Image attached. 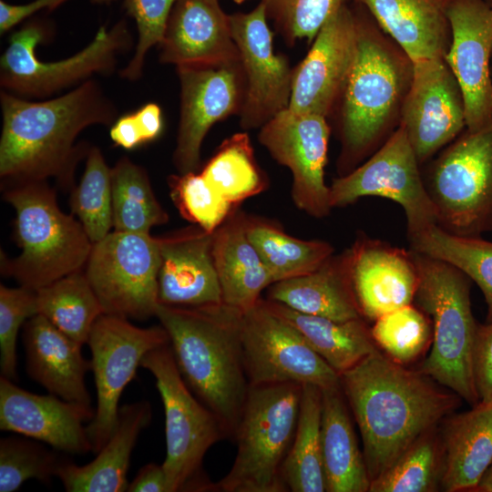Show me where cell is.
Wrapping results in <instances>:
<instances>
[{"label": "cell", "mask_w": 492, "mask_h": 492, "mask_svg": "<svg viewBox=\"0 0 492 492\" xmlns=\"http://www.w3.org/2000/svg\"><path fill=\"white\" fill-rule=\"evenodd\" d=\"M438 385L378 349L340 374L362 437L370 483L458 406L461 398Z\"/></svg>", "instance_id": "obj_1"}, {"label": "cell", "mask_w": 492, "mask_h": 492, "mask_svg": "<svg viewBox=\"0 0 492 492\" xmlns=\"http://www.w3.org/2000/svg\"><path fill=\"white\" fill-rule=\"evenodd\" d=\"M0 102V176L8 183L56 178L70 187L76 167L90 149L77 144V136L89 126H111L118 114L112 100L91 78L43 101L2 90Z\"/></svg>", "instance_id": "obj_2"}, {"label": "cell", "mask_w": 492, "mask_h": 492, "mask_svg": "<svg viewBox=\"0 0 492 492\" xmlns=\"http://www.w3.org/2000/svg\"><path fill=\"white\" fill-rule=\"evenodd\" d=\"M243 312L224 302L187 308L159 303L156 317L169 337L190 391L233 437L249 389L241 342Z\"/></svg>", "instance_id": "obj_3"}, {"label": "cell", "mask_w": 492, "mask_h": 492, "mask_svg": "<svg viewBox=\"0 0 492 492\" xmlns=\"http://www.w3.org/2000/svg\"><path fill=\"white\" fill-rule=\"evenodd\" d=\"M358 19L356 54L342 95L340 176L355 169L384 138L412 78V61Z\"/></svg>", "instance_id": "obj_4"}, {"label": "cell", "mask_w": 492, "mask_h": 492, "mask_svg": "<svg viewBox=\"0 0 492 492\" xmlns=\"http://www.w3.org/2000/svg\"><path fill=\"white\" fill-rule=\"evenodd\" d=\"M4 199L15 211V237L21 253L1 254V273L37 291L86 265L93 243L84 227L58 207L46 180L14 182Z\"/></svg>", "instance_id": "obj_5"}, {"label": "cell", "mask_w": 492, "mask_h": 492, "mask_svg": "<svg viewBox=\"0 0 492 492\" xmlns=\"http://www.w3.org/2000/svg\"><path fill=\"white\" fill-rule=\"evenodd\" d=\"M411 251L419 275L413 302L429 317L433 330L420 372L474 406L479 398L473 375L477 324L471 309V280L445 261Z\"/></svg>", "instance_id": "obj_6"}, {"label": "cell", "mask_w": 492, "mask_h": 492, "mask_svg": "<svg viewBox=\"0 0 492 492\" xmlns=\"http://www.w3.org/2000/svg\"><path fill=\"white\" fill-rule=\"evenodd\" d=\"M302 385H249L231 470L213 492H285L282 466L296 431Z\"/></svg>", "instance_id": "obj_7"}, {"label": "cell", "mask_w": 492, "mask_h": 492, "mask_svg": "<svg viewBox=\"0 0 492 492\" xmlns=\"http://www.w3.org/2000/svg\"><path fill=\"white\" fill-rule=\"evenodd\" d=\"M140 366L155 378L165 414V470L169 492H213L203 469L207 451L228 437L217 415L184 382L169 343L147 353Z\"/></svg>", "instance_id": "obj_8"}, {"label": "cell", "mask_w": 492, "mask_h": 492, "mask_svg": "<svg viewBox=\"0 0 492 492\" xmlns=\"http://www.w3.org/2000/svg\"><path fill=\"white\" fill-rule=\"evenodd\" d=\"M48 26L38 19L28 21L9 37L0 59V85L19 97H45L95 74L112 72L118 56L132 45L125 21L108 29L101 26L92 41L74 56L59 61H42L36 48L46 40Z\"/></svg>", "instance_id": "obj_9"}, {"label": "cell", "mask_w": 492, "mask_h": 492, "mask_svg": "<svg viewBox=\"0 0 492 492\" xmlns=\"http://www.w3.org/2000/svg\"><path fill=\"white\" fill-rule=\"evenodd\" d=\"M425 183L439 227L466 237L492 231V120L455 138Z\"/></svg>", "instance_id": "obj_10"}, {"label": "cell", "mask_w": 492, "mask_h": 492, "mask_svg": "<svg viewBox=\"0 0 492 492\" xmlns=\"http://www.w3.org/2000/svg\"><path fill=\"white\" fill-rule=\"evenodd\" d=\"M159 237L113 231L93 243L85 273L104 314L145 320L159 305Z\"/></svg>", "instance_id": "obj_11"}, {"label": "cell", "mask_w": 492, "mask_h": 492, "mask_svg": "<svg viewBox=\"0 0 492 492\" xmlns=\"http://www.w3.org/2000/svg\"><path fill=\"white\" fill-rule=\"evenodd\" d=\"M419 161L402 127H398L362 165L329 186L333 208L361 198L381 197L402 207L411 240L437 225V215L419 169Z\"/></svg>", "instance_id": "obj_12"}, {"label": "cell", "mask_w": 492, "mask_h": 492, "mask_svg": "<svg viewBox=\"0 0 492 492\" xmlns=\"http://www.w3.org/2000/svg\"><path fill=\"white\" fill-rule=\"evenodd\" d=\"M87 343L97 390V408L87 431L92 452L97 454L117 425L120 396L135 378L142 358L169 343V337L162 325L140 328L127 318L102 314L95 322Z\"/></svg>", "instance_id": "obj_13"}, {"label": "cell", "mask_w": 492, "mask_h": 492, "mask_svg": "<svg viewBox=\"0 0 492 492\" xmlns=\"http://www.w3.org/2000/svg\"><path fill=\"white\" fill-rule=\"evenodd\" d=\"M241 342L251 386L295 383L340 387V375L262 298L242 313Z\"/></svg>", "instance_id": "obj_14"}, {"label": "cell", "mask_w": 492, "mask_h": 492, "mask_svg": "<svg viewBox=\"0 0 492 492\" xmlns=\"http://www.w3.org/2000/svg\"><path fill=\"white\" fill-rule=\"evenodd\" d=\"M330 127L326 117L289 108L259 131L258 140L292 175V199L313 218L327 217L333 207L324 179Z\"/></svg>", "instance_id": "obj_15"}, {"label": "cell", "mask_w": 492, "mask_h": 492, "mask_svg": "<svg viewBox=\"0 0 492 492\" xmlns=\"http://www.w3.org/2000/svg\"><path fill=\"white\" fill-rule=\"evenodd\" d=\"M179 123L173 164L179 174L198 171L203 140L217 122L240 115L246 81L241 61L212 66L178 67Z\"/></svg>", "instance_id": "obj_16"}, {"label": "cell", "mask_w": 492, "mask_h": 492, "mask_svg": "<svg viewBox=\"0 0 492 492\" xmlns=\"http://www.w3.org/2000/svg\"><path fill=\"white\" fill-rule=\"evenodd\" d=\"M400 114L399 126L420 164L466 128L464 97L444 57L413 63L412 78Z\"/></svg>", "instance_id": "obj_17"}, {"label": "cell", "mask_w": 492, "mask_h": 492, "mask_svg": "<svg viewBox=\"0 0 492 492\" xmlns=\"http://www.w3.org/2000/svg\"><path fill=\"white\" fill-rule=\"evenodd\" d=\"M230 22L246 81L240 124L243 129L261 128L289 108L293 68L273 50L261 1L250 12L230 15Z\"/></svg>", "instance_id": "obj_18"}, {"label": "cell", "mask_w": 492, "mask_h": 492, "mask_svg": "<svg viewBox=\"0 0 492 492\" xmlns=\"http://www.w3.org/2000/svg\"><path fill=\"white\" fill-rule=\"evenodd\" d=\"M451 38L445 60L461 88L466 128L492 120V7L487 0H450Z\"/></svg>", "instance_id": "obj_19"}, {"label": "cell", "mask_w": 492, "mask_h": 492, "mask_svg": "<svg viewBox=\"0 0 492 492\" xmlns=\"http://www.w3.org/2000/svg\"><path fill=\"white\" fill-rule=\"evenodd\" d=\"M358 22L343 5L320 29L306 56L293 68L290 109L327 118L354 65Z\"/></svg>", "instance_id": "obj_20"}, {"label": "cell", "mask_w": 492, "mask_h": 492, "mask_svg": "<svg viewBox=\"0 0 492 492\" xmlns=\"http://www.w3.org/2000/svg\"><path fill=\"white\" fill-rule=\"evenodd\" d=\"M96 410L53 394L37 395L0 377V429L42 441L67 454L92 452L85 423Z\"/></svg>", "instance_id": "obj_21"}, {"label": "cell", "mask_w": 492, "mask_h": 492, "mask_svg": "<svg viewBox=\"0 0 492 492\" xmlns=\"http://www.w3.org/2000/svg\"><path fill=\"white\" fill-rule=\"evenodd\" d=\"M354 294L363 318L413 303L419 275L412 251L364 234L348 248Z\"/></svg>", "instance_id": "obj_22"}, {"label": "cell", "mask_w": 492, "mask_h": 492, "mask_svg": "<svg viewBox=\"0 0 492 492\" xmlns=\"http://www.w3.org/2000/svg\"><path fill=\"white\" fill-rule=\"evenodd\" d=\"M159 241V303L200 308L223 302L212 255L213 232L193 224Z\"/></svg>", "instance_id": "obj_23"}, {"label": "cell", "mask_w": 492, "mask_h": 492, "mask_svg": "<svg viewBox=\"0 0 492 492\" xmlns=\"http://www.w3.org/2000/svg\"><path fill=\"white\" fill-rule=\"evenodd\" d=\"M159 46V61L177 67L240 61L230 15L219 0H176Z\"/></svg>", "instance_id": "obj_24"}, {"label": "cell", "mask_w": 492, "mask_h": 492, "mask_svg": "<svg viewBox=\"0 0 492 492\" xmlns=\"http://www.w3.org/2000/svg\"><path fill=\"white\" fill-rule=\"evenodd\" d=\"M23 342L29 376L64 400L91 405L85 375L91 363L74 341L46 318L36 314L24 326Z\"/></svg>", "instance_id": "obj_25"}, {"label": "cell", "mask_w": 492, "mask_h": 492, "mask_svg": "<svg viewBox=\"0 0 492 492\" xmlns=\"http://www.w3.org/2000/svg\"><path fill=\"white\" fill-rule=\"evenodd\" d=\"M152 409L141 400L119 407L117 425L94 460L77 466L63 459L57 471L67 492L128 491L130 456L139 434L151 421Z\"/></svg>", "instance_id": "obj_26"}, {"label": "cell", "mask_w": 492, "mask_h": 492, "mask_svg": "<svg viewBox=\"0 0 492 492\" xmlns=\"http://www.w3.org/2000/svg\"><path fill=\"white\" fill-rule=\"evenodd\" d=\"M439 432L443 451L441 489L476 491L492 463V404L448 415Z\"/></svg>", "instance_id": "obj_27"}, {"label": "cell", "mask_w": 492, "mask_h": 492, "mask_svg": "<svg viewBox=\"0 0 492 492\" xmlns=\"http://www.w3.org/2000/svg\"><path fill=\"white\" fill-rule=\"evenodd\" d=\"M412 63L445 57L451 32L450 0H357Z\"/></svg>", "instance_id": "obj_28"}, {"label": "cell", "mask_w": 492, "mask_h": 492, "mask_svg": "<svg viewBox=\"0 0 492 492\" xmlns=\"http://www.w3.org/2000/svg\"><path fill=\"white\" fill-rule=\"evenodd\" d=\"M266 299L334 321L363 318L353 291L348 249L307 274L272 283Z\"/></svg>", "instance_id": "obj_29"}, {"label": "cell", "mask_w": 492, "mask_h": 492, "mask_svg": "<svg viewBox=\"0 0 492 492\" xmlns=\"http://www.w3.org/2000/svg\"><path fill=\"white\" fill-rule=\"evenodd\" d=\"M238 210L213 232L212 255L223 302L244 313L273 281L247 236V215Z\"/></svg>", "instance_id": "obj_30"}, {"label": "cell", "mask_w": 492, "mask_h": 492, "mask_svg": "<svg viewBox=\"0 0 492 492\" xmlns=\"http://www.w3.org/2000/svg\"><path fill=\"white\" fill-rule=\"evenodd\" d=\"M340 387L322 389L321 442L327 492H368L370 477Z\"/></svg>", "instance_id": "obj_31"}, {"label": "cell", "mask_w": 492, "mask_h": 492, "mask_svg": "<svg viewBox=\"0 0 492 492\" xmlns=\"http://www.w3.org/2000/svg\"><path fill=\"white\" fill-rule=\"evenodd\" d=\"M265 305L291 323L339 375L377 349L364 318L334 321L304 314L263 299Z\"/></svg>", "instance_id": "obj_32"}, {"label": "cell", "mask_w": 492, "mask_h": 492, "mask_svg": "<svg viewBox=\"0 0 492 492\" xmlns=\"http://www.w3.org/2000/svg\"><path fill=\"white\" fill-rule=\"evenodd\" d=\"M245 229L273 283L307 274L334 253L329 242L293 237L264 218L246 216Z\"/></svg>", "instance_id": "obj_33"}, {"label": "cell", "mask_w": 492, "mask_h": 492, "mask_svg": "<svg viewBox=\"0 0 492 492\" xmlns=\"http://www.w3.org/2000/svg\"><path fill=\"white\" fill-rule=\"evenodd\" d=\"M322 389L303 384L294 437L282 466V480L292 492H323Z\"/></svg>", "instance_id": "obj_34"}, {"label": "cell", "mask_w": 492, "mask_h": 492, "mask_svg": "<svg viewBox=\"0 0 492 492\" xmlns=\"http://www.w3.org/2000/svg\"><path fill=\"white\" fill-rule=\"evenodd\" d=\"M37 313L80 344L87 343L91 329L104 314L85 272L67 275L36 291Z\"/></svg>", "instance_id": "obj_35"}, {"label": "cell", "mask_w": 492, "mask_h": 492, "mask_svg": "<svg viewBox=\"0 0 492 492\" xmlns=\"http://www.w3.org/2000/svg\"><path fill=\"white\" fill-rule=\"evenodd\" d=\"M111 190L113 231L150 233L153 227L169 221L147 171L128 157L111 169Z\"/></svg>", "instance_id": "obj_36"}, {"label": "cell", "mask_w": 492, "mask_h": 492, "mask_svg": "<svg viewBox=\"0 0 492 492\" xmlns=\"http://www.w3.org/2000/svg\"><path fill=\"white\" fill-rule=\"evenodd\" d=\"M200 172L234 206L263 192L269 186L247 132H238L224 139Z\"/></svg>", "instance_id": "obj_37"}, {"label": "cell", "mask_w": 492, "mask_h": 492, "mask_svg": "<svg viewBox=\"0 0 492 492\" xmlns=\"http://www.w3.org/2000/svg\"><path fill=\"white\" fill-rule=\"evenodd\" d=\"M409 241L412 250L454 265L473 281L483 292L487 322L492 321V241L456 235L438 225Z\"/></svg>", "instance_id": "obj_38"}, {"label": "cell", "mask_w": 492, "mask_h": 492, "mask_svg": "<svg viewBox=\"0 0 492 492\" xmlns=\"http://www.w3.org/2000/svg\"><path fill=\"white\" fill-rule=\"evenodd\" d=\"M443 451L437 427L411 445L368 492H434L441 488Z\"/></svg>", "instance_id": "obj_39"}, {"label": "cell", "mask_w": 492, "mask_h": 492, "mask_svg": "<svg viewBox=\"0 0 492 492\" xmlns=\"http://www.w3.org/2000/svg\"><path fill=\"white\" fill-rule=\"evenodd\" d=\"M72 212L78 218L92 243L105 238L112 228L111 169L101 150L90 147L84 173L70 197Z\"/></svg>", "instance_id": "obj_40"}, {"label": "cell", "mask_w": 492, "mask_h": 492, "mask_svg": "<svg viewBox=\"0 0 492 492\" xmlns=\"http://www.w3.org/2000/svg\"><path fill=\"white\" fill-rule=\"evenodd\" d=\"M371 334L389 358L405 365L415 361L428 347L433 330L429 317L411 303L376 319Z\"/></svg>", "instance_id": "obj_41"}, {"label": "cell", "mask_w": 492, "mask_h": 492, "mask_svg": "<svg viewBox=\"0 0 492 492\" xmlns=\"http://www.w3.org/2000/svg\"><path fill=\"white\" fill-rule=\"evenodd\" d=\"M54 450L23 437L1 438L0 492L15 491L31 478L49 484L64 459Z\"/></svg>", "instance_id": "obj_42"}, {"label": "cell", "mask_w": 492, "mask_h": 492, "mask_svg": "<svg viewBox=\"0 0 492 492\" xmlns=\"http://www.w3.org/2000/svg\"><path fill=\"white\" fill-rule=\"evenodd\" d=\"M168 183L180 215L208 232H214L238 207L225 200L200 172L170 175Z\"/></svg>", "instance_id": "obj_43"}, {"label": "cell", "mask_w": 492, "mask_h": 492, "mask_svg": "<svg viewBox=\"0 0 492 492\" xmlns=\"http://www.w3.org/2000/svg\"><path fill=\"white\" fill-rule=\"evenodd\" d=\"M268 19L272 20L285 42H313L324 24L345 0H261Z\"/></svg>", "instance_id": "obj_44"}, {"label": "cell", "mask_w": 492, "mask_h": 492, "mask_svg": "<svg viewBox=\"0 0 492 492\" xmlns=\"http://www.w3.org/2000/svg\"><path fill=\"white\" fill-rule=\"evenodd\" d=\"M37 314L36 291L20 286L0 285V369L1 376L15 381L16 339L26 319Z\"/></svg>", "instance_id": "obj_45"}, {"label": "cell", "mask_w": 492, "mask_h": 492, "mask_svg": "<svg viewBox=\"0 0 492 492\" xmlns=\"http://www.w3.org/2000/svg\"><path fill=\"white\" fill-rule=\"evenodd\" d=\"M176 0H124V6L138 28V42L133 56L121 70L120 77L130 81L141 77L148 51L159 45Z\"/></svg>", "instance_id": "obj_46"}, {"label": "cell", "mask_w": 492, "mask_h": 492, "mask_svg": "<svg viewBox=\"0 0 492 492\" xmlns=\"http://www.w3.org/2000/svg\"><path fill=\"white\" fill-rule=\"evenodd\" d=\"M473 375L479 402L492 404V321L477 324L473 351Z\"/></svg>", "instance_id": "obj_47"}, {"label": "cell", "mask_w": 492, "mask_h": 492, "mask_svg": "<svg viewBox=\"0 0 492 492\" xmlns=\"http://www.w3.org/2000/svg\"><path fill=\"white\" fill-rule=\"evenodd\" d=\"M67 1L34 0L25 5H14L0 0V32L3 35L36 12L46 8L56 9Z\"/></svg>", "instance_id": "obj_48"}, {"label": "cell", "mask_w": 492, "mask_h": 492, "mask_svg": "<svg viewBox=\"0 0 492 492\" xmlns=\"http://www.w3.org/2000/svg\"><path fill=\"white\" fill-rule=\"evenodd\" d=\"M128 492H169L167 477L162 465L143 466L128 484Z\"/></svg>", "instance_id": "obj_49"}, {"label": "cell", "mask_w": 492, "mask_h": 492, "mask_svg": "<svg viewBox=\"0 0 492 492\" xmlns=\"http://www.w3.org/2000/svg\"><path fill=\"white\" fill-rule=\"evenodd\" d=\"M109 136L112 141L126 149H132L144 143L135 114H126L111 125Z\"/></svg>", "instance_id": "obj_50"}, {"label": "cell", "mask_w": 492, "mask_h": 492, "mask_svg": "<svg viewBox=\"0 0 492 492\" xmlns=\"http://www.w3.org/2000/svg\"><path fill=\"white\" fill-rule=\"evenodd\" d=\"M144 143L156 139L162 131L163 118L158 104L148 103L135 113Z\"/></svg>", "instance_id": "obj_51"}, {"label": "cell", "mask_w": 492, "mask_h": 492, "mask_svg": "<svg viewBox=\"0 0 492 492\" xmlns=\"http://www.w3.org/2000/svg\"><path fill=\"white\" fill-rule=\"evenodd\" d=\"M476 491L492 492V466H490L482 477Z\"/></svg>", "instance_id": "obj_52"}, {"label": "cell", "mask_w": 492, "mask_h": 492, "mask_svg": "<svg viewBox=\"0 0 492 492\" xmlns=\"http://www.w3.org/2000/svg\"><path fill=\"white\" fill-rule=\"evenodd\" d=\"M112 1H114V0H92L93 3L99 4V5L109 4Z\"/></svg>", "instance_id": "obj_53"}, {"label": "cell", "mask_w": 492, "mask_h": 492, "mask_svg": "<svg viewBox=\"0 0 492 492\" xmlns=\"http://www.w3.org/2000/svg\"><path fill=\"white\" fill-rule=\"evenodd\" d=\"M247 1H249V0H233V2H235L238 5H241V4H242L244 2H247Z\"/></svg>", "instance_id": "obj_54"}, {"label": "cell", "mask_w": 492, "mask_h": 492, "mask_svg": "<svg viewBox=\"0 0 492 492\" xmlns=\"http://www.w3.org/2000/svg\"><path fill=\"white\" fill-rule=\"evenodd\" d=\"M487 2L489 4V5L492 7V0H487Z\"/></svg>", "instance_id": "obj_55"}, {"label": "cell", "mask_w": 492, "mask_h": 492, "mask_svg": "<svg viewBox=\"0 0 492 492\" xmlns=\"http://www.w3.org/2000/svg\"><path fill=\"white\" fill-rule=\"evenodd\" d=\"M491 71H492V65H491Z\"/></svg>", "instance_id": "obj_56"}]
</instances>
